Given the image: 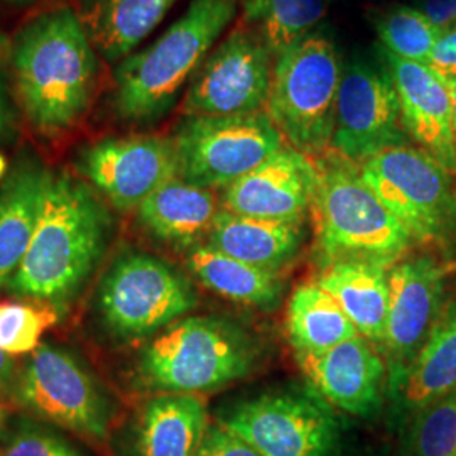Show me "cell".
Wrapping results in <instances>:
<instances>
[{
  "mask_svg": "<svg viewBox=\"0 0 456 456\" xmlns=\"http://www.w3.org/2000/svg\"><path fill=\"white\" fill-rule=\"evenodd\" d=\"M112 233V215L86 181L49 171L33 242L7 291L63 314L103 261Z\"/></svg>",
  "mask_w": 456,
  "mask_h": 456,
  "instance_id": "6da1fadb",
  "label": "cell"
},
{
  "mask_svg": "<svg viewBox=\"0 0 456 456\" xmlns=\"http://www.w3.org/2000/svg\"><path fill=\"white\" fill-rule=\"evenodd\" d=\"M12 69L20 105L39 134L69 131L90 109L97 51L71 9L49 11L22 28L12 46Z\"/></svg>",
  "mask_w": 456,
  "mask_h": 456,
  "instance_id": "7a4b0ae2",
  "label": "cell"
},
{
  "mask_svg": "<svg viewBox=\"0 0 456 456\" xmlns=\"http://www.w3.org/2000/svg\"><path fill=\"white\" fill-rule=\"evenodd\" d=\"M318 181L311 203L314 250L322 269L335 262H369L391 269L412 240L377 198L359 164L330 149L314 158Z\"/></svg>",
  "mask_w": 456,
  "mask_h": 456,
  "instance_id": "3957f363",
  "label": "cell"
},
{
  "mask_svg": "<svg viewBox=\"0 0 456 456\" xmlns=\"http://www.w3.org/2000/svg\"><path fill=\"white\" fill-rule=\"evenodd\" d=\"M237 9L239 0H191L156 43L122 60L114 73L117 115L131 124H152L167 114Z\"/></svg>",
  "mask_w": 456,
  "mask_h": 456,
  "instance_id": "277c9868",
  "label": "cell"
},
{
  "mask_svg": "<svg viewBox=\"0 0 456 456\" xmlns=\"http://www.w3.org/2000/svg\"><path fill=\"white\" fill-rule=\"evenodd\" d=\"M261 354L259 340L235 322L184 316L141 350L137 374L151 391H216L250 374Z\"/></svg>",
  "mask_w": 456,
  "mask_h": 456,
  "instance_id": "5b68a950",
  "label": "cell"
},
{
  "mask_svg": "<svg viewBox=\"0 0 456 456\" xmlns=\"http://www.w3.org/2000/svg\"><path fill=\"white\" fill-rule=\"evenodd\" d=\"M342 73L337 46L323 33L276 58L265 112L288 146L313 159L331 149Z\"/></svg>",
  "mask_w": 456,
  "mask_h": 456,
  "instance_id": "8992f818",
  "label": "cell"
},
{
  "mask_svg": "<svg viewBox=\"0 0 456 456\" xmlns=\"http://www.w3.org/2000/svg\"><path fill=\"white\" fill-rule=\"evenodd\" d=\"M94 299L98 325L117 342L152 338L198 306L188 277L141 250H124L110 262Z\"/></svg>",
  "mask_w": 456,
  "mask_h": 456,
  "instance_id": "52a82bcc",
  "label": "cell"
},
{
  "mask_svg": "<svg viewBox=\"0 0 456 456\" xmlns=\"http://www.w3.org/2000/svg\"><path fill=\"white\" fill-rule=\"evenodd\" d=\"M359 167L412 244L450 248L456 237V191L444 166L423 149L404 144L377 152Z\"/></svg>",
  "mask_w": 456,
  "mask_h": 456,
  "instance_id": "ba28073f",
  "label": "cell"
},
{
  "mask_svg": "<svg viewBox=\"0 0 456 456\" xmlns=\"http://www.w3.org/2000/svg\"><path fill=\"white\" fill-rule=\"evenodd\" d=\"M218 423L264 456H337L342 424L310 384H288L235 401Z\"/></svg>",
  "mask_w": 456,
  "mask_h": 456,
  "instance_id": "9c48e42d",
  "label": "cell"
},
{
  "mask_svg": "<svg viewBox=\"0 0 456 456\" xmlns=\"http://www.w3.org/2000/svg\"><path fill=\"white\" fill-rule=\"evenodd\" d=\"M180 178L225 190L286 146L265 110L235 115H186L171 137Z\"/></svg>",
  "mask_w": 456,
  "mask_h": 456,
  "instance_id": "30bf717a",
  "label": "cell"
},
{
  "mask_svg": "<svg viewBox=\"0 0 456 456\" xmlns=\"http://www.w3.org/2000/svg\"><path fill=\"white\" fill-rule=\"evenodd\" d=\"M17 401L49 423L103 440L114 404L92 370L61 346L43 343L17 374Z\"/></svg>",
  "mask_w": 456,
  "mask_h": 456,
  "instance_id": "8fae6325",
  "label": "cell"
},
{
  "mask_svg": "<svg viewBox=\"0 0 456 456\" xmlns=\"http://www.w3.org/2000/svg\"><path fill=\"white\" fill-rule=\"evenodd\" d=\"M276 56L250 28H237L213 49L190 85L186 115H235L265 110Z\"/></svg>",
  "mask_w": 456,
  "mask_h": 456,
  "instance_id": "7c38bea8",
  "label": "cell"
},
{
  "mask_svg": "<svg viewBox=\"0 0 456 456\" xmlns=\"http://www.w3.org/2000/svg\"><path fill=\"white\" fill-rule=\"evenodd\" d=\"M444 269L431 257H409L389 269V308L379 346L386 369V397L391 401L406 380L444 308Z\"/></svg>",
  "mask_w": 456,
  "mask_h": 456,
  "instance_id": "4fadbf2b",
  "label": "cell"
},
{
  "mask_svg": "<svg viewBox=\"0 0 456 456\" xmlns=\"http://www.w3.org/2000/svg\"><path fill=\"white\" fill-rule=\"evenodd\" d=\"M75 169L118 212L137 210L169 181L180 178L173 139L134 135L107 137L78 149Z\"/></svg>",
  "mask_w": 456,
  "mask_h": 456,
  "instance_id": "5bb4252c",
  "label": "cell"
},
{
  "mask_svg": "<svg viewBox=\"0 0 456 456\" xmlns=\"http://www.w3.org/2000/svg\"><path fill=\"white\" fill-rule=\"evenodd\" d=\"M409 144L389 68L352 60L343 66L331 149L362 164L377 152Z\"/></svg>",
  "mask_w": 456,
  "mask_h": 456,
  "instance_id": "9a60e30c",
  "label": "cell"
},
{
  "mask_svg": "<svg viewBox=\"0 0 456 456\" xmlns=\"http://www.w3.org/2000/svg\"><path fill=\"white\" fill-rule=\"evenodd\" d=\"M308 384L331 408L372 419L384 406L387 369L380 350L365 337H354L323 354H299Z\"/></svg>",
  "mask_w": 456,
  "mask_h": 456,
  "instance_id": "2e32d148",
  "label": "cell"
},
{
  "mask_svg": "<svg viewBox=\"0 0 456 456\" xmlns=\"http://www.w3.org/2000/svg\"><path fill=\"white\" fill-rule=\"evenodd\" d=\"M318 171L314 159L284 146L261 166L224 190L227 212L265 220L303 222L311 210Z\"/></svg>",
  "mask_w": 456,
  "mask_h": 456,
  "instance_id": "e0dca14e",
  "label": "cell"
},
{
  "mask_svg": "<svg viewBox=\"0 0 456 456\" xmlns=\"http://www.w3.org/2000/svg\"><path fill=\"white\" fill-rule=\"evenodd\" d=\"M397 90L403 127L419 149L456 175L452 98L444 77L431 66L386 53Z\"/></svg>",
  "mask_w": 456,
  "mask_h": 456,
  "instance_id": "ac0fdd59",
  "label": "cell"
},
{
  "mask_svg": "<svg viewBox=\"0 0 456 456\" xmlns=\"http://www.w3.org/2000/svg\"><path fill=\"white\" fill-rule=\"evenodd\" d=\"M49 171L31 152L20 151L0 183V291L26 257L43 208Z\"/></svg>",
  "mask_w": 456,
  "mask_h": 456,
  "instance_id": "d6986e66",
  "label": "cell"
},
{
  "mask_svg": "<svg viewBox=\"0 0 456 456\" xmlns=\"http://www.w3.org/2000/svg\"><path fill=\"white\" fill-rule=\"evenodd\" d=\"M207 428L208 412L200 395L161 392L135 416L131 456H195Z\"/></svg>",
  "mask_w": 456,
  "mask_h": 456,
  "instance_id": "ffe728a7",
  "label": "cell"
},
{
  "mask_svg": "<svg viewBox=\"0 0 456 456\" xmlns=\"http://www.w3.org/2000/svg\"><path fill=\"white\" fill-rule=\"evenodd\" d=\"M220 208L212 190L176 178L142 201L137 220L156 240L190 250L208 237Z\"/></svg>",
  "mask_w": 456,
  "mask_h": 456,
  "instance_id": "44dd1931",
  "label": "cell"
},
{
  "mask_svg": "<svg viewBox=\"0 0 456 456\" xmlns=\"http://www.w3.org/2000/svg\"><path fill=\"white\" fill-rule=\"evenodd\" d=\"M305 237L303 222L265 220L220 208L207 244L233 259L279 273L294 261Z\"/></svg>",
  "mask_w": 456,
  "mask_h": 456,
  "instance_id": "7402d4cb",
  "label": "cell"
},
{
  "mask_svg": "<svg viewBox=\"0 0 456 456\" xmlns=\"http://www.w3.org/2000/svg\"><path fill=\"white\" fill-rule=\"evenodd\" d=\"M456 389V301L444 305L429 338L389 401L391 424L403 428L424 406Z\"/></svg>",
  "mask_w": 456,
  "mask_h": 456,
  "instance_id": "603a6c76",
  "label": "cell"
},
{
  "mask_svg": "<svg viewBox=\"0 0 456 456\" xmlns=\"http://www.w3.org/2000/svg\"><path fill=\"white\" fill-rule=\"evenodd\" d=\"M316 282L333 296L360 335L379 348L389 308V269L369 262H335Z\"/></svg>",
  "mask_w": 456,
  "mask_h": 456,
  "instance_id": "cb8c5ba5",
  "label": "cell"
},
{
  "mask_svg": "<svg viewBox=\"0 0 456 456\" xmlns=\"http://www.w3.org/2000/svg\"><path fill=\"white\" fill-rule=\"evenodd\" d=\"M186 267L208 291L259 310H274L281 303L284 284L279 273H271L233 259L208 244L186 250Z\"/></svg>",
  "mask_w": 456,
  "mask_h": 456,
  "instance_id": "d4e9b609",
  "label": "cell"
},
{
  "mask_svg": "<svg viewBox=\"0 0 456 456\" xmlns=\"http://www.w3.org/2000/svg\"><path fill=\"white\" fill-rule=\"evenodd\" d=\"M176 0H92L83 28L94 48L115 63L131 56L163 20Z\"/></svg>",
  "mask_w": 456,
  "mask_h": 456,
  "instance_id": "484cf974",
  "label": "cell"
},
{
  "mask_svg": "<svg viewBox=\"0 0 456 456\" xmlns=\"http://www.w3.org/2000/svg\"><path fill=\"white\" fill-rule=\"evenodd\" d=\"M286 328L296 355L323 354L360 335L333 296L316 281L294 289L288 303Z\"/></svg>",
  "mask_w": 456,
  "mask_h": 456,
  "instance_id": "4316f807",
  "label": "cell"
},
{
  "mask_svg": "<svg viewBox=\"0 0 456 456\" xmlns=\"http://www.w3.org/2000/svg\"><path fill=\"white\" fill-rule=\"evenodd\" d=\"M330 5L331 0H242V17L277 58L313 33Z\"/></svg>",
  "mask_w": 456,
  "mask_h": 456,
  "instance_id": "83f0119b",
  "label": "cell"
},
{
  "mask_svg": "<svg viewBox=\"0 0 456 456\" xmlns=\"http://www.w3.org/2000/svg\"><path fill=\"white\" fill-rule=\"evenodd\" d=\"M401 431V456H456V389L411 416Z\"/></svg>",
  "mask_w": 456,
  "mask_h": 456,
  "instance_id": "f1b7e54d",
  "label": "cell"
},
{
  "mask_svg": "<svg viewBox=\"0 0 456 456\" xmlns=\"http://www.w3.org/2000/svg\"><path fill=\"white\" fill-rule=\"evenodd\" d=\"M375 29L384 53L429 66L433 49L443 36L428 16L416 7L399 5L377 20Z\"/></svg>",
  "mask_w": 456,
  "mask_h": 456,
  "instance_id": "f546056e",
  "label": "cell"
},
{
  "mask_svg": "<svg viewBox=\"0 0 456 456\" xmlns=\"http://www.w3.org/2000/svg\"><path fill=\"white\" fill-rule=\"evenodd\" d=\"M60 313L37 303H0V350L9 355L33 354Z\"/></svg>",
  "mask_w": 456,
  "mask_h": 456,
  "instance_id": "4dcf8cb0",
  "label": "cell"
},
{
  "mask_svg": "<svg viewBox=\"0 0 456 456\" xmlns=\"http://www.w3.org/2000/svg\"><path fill=\"white\" fill-rule=\"evenodd\" d=\"M0 456H83L68 441L37 428H22L7 441Z\"/></svg>",
  "mask_w": 456,
  "mask_h": 456,
  "instance_id": "1f68e13d",
  "label": "cell"
},
{
  "mask_svg": "<svg viewBox=\"0 0 456 456\" xmlns=\"http://www.w3.org/2000/svg\"><path fill=\"white\" fill-rule=\"evenodd\" d=\"M195 456H264L220 423L207 428Z\"/></svg>",
  "mask_w": 456,
  "mask_h": 456,
  "instance_id": "d6a6232c",
  "label": "cell"
},
{
  "mask_svg": "<svg viewBox=\"0 0 456 456\" xmlns=\"http://www.w3.org/2000/svg\"><path fill=\"white\" fill-rule=\"evenodd\" d=\"M429 66L443 77L456 75V26L441 36L433 49Z\"/></svg>",
  "mask_w": 456,
  "mask_h": 456,
  "instance_id": "836d02e7",
  "label": "cell"
},
{
  "mask_svg": "<svg viewBox=\"0 0 456 456\" xmlns=\"http://www.w3.org/2000/svg\"><path fill=\"white\" fill-rule=\"evenodd\" d=\"M419 11L440 28L443 34L456 26V0H419Z\"/></svg>",
  "mask_w": 456,
  "mask_h": 456,
  "instance_id": "e575fe53",
  "label": "cell"
},
{
  "mask_svg": "<svg viewBox=\"0 0 456 456\" xmlns=\"http://www.w3.org/2000/svg\"><path fill=\"white\" fill-rule=\"evenodd\" d=\"M17 380L16 362L9 354L0 350V395L9 391Z\"/></svg>",
  "mask_w": 456,
  "mask_h": 456,
  "instance_id": "d590c367",
  "label": "cell"
},
{
  "mask_svg": "<svg viewBox=\"0 0 456 456\" xmlns=\"http://www.w3.org/2000/svg\"><path fill=\"white\" fill-rule=\"evenodd\" d=\"M11 120V110H9V102H7V94H5V86L0 77V135L5 132L7 126Z\"/></svg>",
  "mask_w": 456,
  "mask_h": 456,
  "instance_id": "8d00e7d4",
  "label": "cell"
},
{
  "mask_svg": "<svg viewBox=\"0 0 456 456\" xmlns=\"http://www.w3.org/2000/svg\"><path fill=\"white\" fill-rule=\"evenodd\" d=\"M444 82L448 86V92H450V98H452V114H453V134H455V144H456V75L452 77H444Z\"/></svg>",
  "mask_w": 456,
  "mask_h": 456,
  "instance_id": "74e56055",
  "label": "cell"
},
{
  "mask_svg": "<svg viewBox=\"0 0 456 456\" xmlns=\"http://www.w3.org/2000/svg\"><path fill=\"white\" fill-rule=\"evenodd\" d=\"M443 269H444V273H446V274H450V273H456V259L455 261L444 264V265H443Z\"/></svg>",
  "mask_w": 456,
  "mask_h": 456,
  "instance_id": "f35d334b",
  "label": "cell"
},
{
  "mask_svg": "<svg viewBox=\"0 0 456 456\" xmlns=\"http://www.w3.org/2000/svg\"><path fill=\"white\" fill-rule=\"evenodd\" d=\"M5 45H7V43H5V39L0 36V58H2L4 51H5Z\"/></svg>",
  "mask_w": 456,
  "mask_h": 456,
  "instance_id": "ab89813d",
  "label": "cell"
},
{
  "mask_svg": "<svg viewBox=\"0 0 456 456\" xmlns=\"http://www.w3.org/2000/svg\"><path fill=\"white\" fill-rule=\"evenodd\" d=\"M11 2H16V4H29L33 0H11Z\"/></svg>",
  "mask_w": 456,
  "mask_h": 456,
  "instance_id": "60d3db41",
  "label": "cell"
},
{
  "mask_svg": "<svg viewBox=\"0 0 456 456\" xmlns=\"http://www.w3.org/2000/svg\"><path fill=\"white\" fill-rule=\"evenodd\" d=\"M362 2H380V0H362Z\"/></svg>",
  "mask_w": 456,
  "mask_h": 456,
  "instance_id": "b9f144b4",
  "label": "cell"
},
{
  "mask_svg": "<svg viewBox=\"0 0 456 456\" xmlns=\"http://www.w3.org/2000/svg\"><path fill=\"white\" fill-rule=\"evenodd\" d=\"M0 423H2V411H0Z\"/></svg>",
  "mask_w": 456,
  "mask_h": 456,
  "instance_id": "7bdbcfd3",
  "label": "cell"
}]
</instances>
